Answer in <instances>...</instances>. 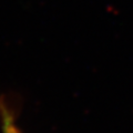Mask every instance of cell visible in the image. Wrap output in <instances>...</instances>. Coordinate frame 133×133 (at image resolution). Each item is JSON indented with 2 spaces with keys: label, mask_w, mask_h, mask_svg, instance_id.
Listing matches in <instances>:
<instances>
[{
  "label": "cell",
  "mask_w": 133,
  "mask_h": 133,
  "mask_svg": "<svg viewBox=\"0 0 133 133\" xmlns=\"http://www.w3.org/2000/svg\"><path fill=\"white\" fill-rule=\"evenodd\" d=\"M0 131L1 133H21L17 124L15 111L2 99L0 100Z\"/></svg>",
  "instance_id": "obj_1"
}]
</instances>
